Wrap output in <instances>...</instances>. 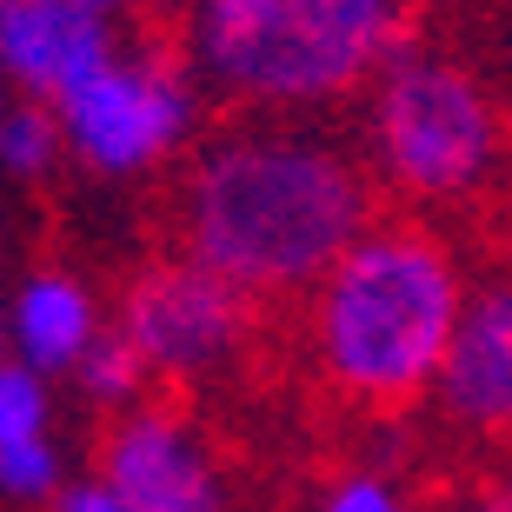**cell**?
Instances as JSON below:
<instances>
[{
  "label": "cell",
  "instance_id": "1",
  "mask_svg": "<svg viewBox=\"0 0 512 512\" xmlns=\"http://www.w3.org/2000/svg\"><path fill=\"white\" fill-rule=\"evenodd\" d=\"M373 220V167L293 114H240L173 180L180 253L253 306L306 300Z\"/></svg>",
  "mask_w": 512,
  "mask_h": 512
},
{
  "label": "cell",
  "instance_id": "2",
  "mask_svg": "<svg viewBox=\"0 0 512 512\" xmlns=\"http://www.w3.org/2000/svg\"><path fill=\"white\" fill-rule=\"evenodd\" d=\"M466 306L473 286L453 240L419 213H380L306 293V360L366 413H406L413 399H433Z\"/></svg>",
  "mask_w": 512,
  "mask_h": 512
},
{
  "label": "cell",
  "instance_id": "3",
  "mask_svg": "<svg viewBox=\"0 0 512 512\" xmlns=\"http://www.w3.org/2000/svg\"><path fill=\"white\" fill-rule=\"evenodd\" d=\"M406 47V0H200L187 67L240 114H313L380 80Z\"/></svg>",
  "mask_w": 512,
  "mask_h": 512
},
{
  "label": "cell",
  "instance_id": "4",
  "mask_svg": "<svg viewBox=\"0 0 512 512\" xmlns=\"http://www.w3.org/2000/svg\"><path fill=\"white\" fill-rule=\"evenodd\" d=\"M366 167L406 213L466 207L506 160V114L473 67L399 47L366 87Z\"/></svg>",
  "mask_w": 512,
  "mask_h": 512
},
{
  "label": "cell",
  "instance_id": "5",
  "mask_svg": "<svg viewBox=\"0 0 512 512\" xmlns=\"http://www.w3.org/2000/svg\"><path fill=\"white\" fill-rule=\"evenodd\" d=\"M54 114H60V133H67V153L87 173L133 180V173L167 167L193 140L200 74L187 60L160 54V47H120L100 74H87L60 100Z\"/></svg>",
  "mask_w": 512,
  "mask_h": 512
},
{
  "label": "cell",
  "instance_id": "6",
  "mask_svg": "<svg viewBox=\"0 0 512 512\" xmlns=\"http://www.w3.org/2000/svg\"><path fill=\"white\" fill-rule=\"evenodd\" d=\"M114 326L140 346L153 380H213L247 353L253 300L233 280H220L213 266L167 253L120 286Z\"/></svg>",
  "mask_w": 512,
  "mask_h": 512
},
{
  "label": "cell",
  "instance_id": "7",
  "mask_svg": "<svg viewBox=\"0 0 512 512\" xmlns=\"http://www.w3.org/2000/svg\"><path fill=\"white\" fill-rule=\"evenodd\" d=\"M94 479L114 486L133 512H233L213 446L187 426V413L153 399L100 426Z\"/></svg>",
  "mask_w": 512,
  "mask_h": 512
},
{
  "label": "cell",
  "instance_id": "8",
  "mask_svg": "<svg viewBox=\"0 0 512 512\" xmlns=\"http://www.w3.org/2000/svg\"><path fill=\"white\" fill-rule=\"evenodd\" d=\"M120 54L114 20L87 14L80 0H0V67L20 100H60Z\"/></svg>",
  "mask_w": 512,
  "mask_h": 512
},
{
  "label": "cell",
  "instance_id": "9",
  "mask_svg": "<svg viewBox=\"0 0 512 512\" xmlns=\"http://www.w3.org/2000/svg\"><path fill=\"white\" fill-rule=\"evenodd\" d=\"M433 406L459 433L512 439V273L473 286V306H466V326L446 353Z\"/></svg>",
  "mask_w": 512,
  "mask_h": 512
},
{
  "label": "cell",
  "instance_id": "10",
  "mask_svg": "<svg viewBox=\"0 0 512 512\" xmlns=\"http://www.w3.org/2000/svg\"><path fill=\"white\" fill-rule=\"evenodd\" d=\"M7 326H14V360H27L47 380H74L87 346L107 333L94 286L80 273H67V266H34L7 293Z\"/></svg>",
  "mask_w": 512,
  "mask_h": 512
},
{
  "label": "cell",
  "instance_id": "11",
  "mask_svg": "<svg viewBox=\"0 0 512 512\" xmlns=\"http://www.w3.org/2000/svg\"><path fill=\"white\" fill-rule=\"evenodd\" d=\"M147 386H153V366L140 360V346H133L120 326H107V333L87 346V360L74 366V393L87 399L94 413H107V419L147 406Z\"/></svg>",
  "mask_w": 512,
  "mask_h": 512
},
{
  "label": "cell",
  "instance_id": "12",
  "mask_svg": "<svg viewBox=\"0 0 512 512\" xmlns=\"http://www.w3.org/2000/svg\"><path fill=\"white\" fill-rule=\"evenodd\" d=\"M67 153V133H60V114L47 100H14L0 114V173L14 180H47Z\"/></svg>",
  "mask_w": 512,
  "mask_h": 512
},
{
  "label": "cell",
  "instance_id": "13",
  "mask_svg": "<svg viewBox=\"0 0 512 512\" xmlns=\"http://www.w3.org/2000/svg\"><path fill=\"white\" fill-rule=\"evenodd\" d=\"M54 433V380L27 360H0V453Z\"/></svg>",
  "mask_w": 512,
  "mask_h": 512
},
{
  "label": "cell",
  "instance_id": "14",
  "mask_svg": "<svg viewBox=\"0 0 512 512\" xmlns=\"http://www.w3.org/2000/svg\"><path fill=\"white\" fill-rule=\"evenodd\" d=\"M60 493H67V453H60L54 433L0 453V499L40 506V499H60Z\"/></svg>",
  "mask_w": 512,
  "mask_h": 512
},
{
  "label": "cell",
  "instance_id": "15",
  "mask_svg": "<svg viewBox=\"0 0 512 512\" xmlns=\"http://www.w3.org/2000/svg\"><path fill=\"white\" fill-rule=\"evenodd\" d=\"M306 512H419V506L386 466H353V473L326 479L320 493L306 499Z\"/></svg>",
  "mask_w": 512,
  "mask_h": 512
},
{
  "label": "cell",
  "instance_id": "16",
  "mask_svg": "<svg viewBox=\"0 0 512 512\" xmlns=\"http://www.w3.org/2000/svg\"><path fill=\"white\" fill-rule=\"evenodd\" d=\"M54 512H133V506L114 493V486H100V479H80V486H67V493H60Z\"/></svg>",
  "mask_w": 512,
  "mask_h": 512
},
{
  "label": "cell",
  "instance_id": "17",
  "mask_svg": "<svg viewBox=\"0 0 512 512\" xmlns=\"http://www.w3.org/2000/svg\"><path fill=\"white\" fill-rule=\"evenodd\" d=\"M459 512H512V473L486 479V486H479V493L466 499V506H459Z\"/></svg>",
  "mask_w": 512,
  "mask_h": 512
},
{
  "label": "cell",
  "instance_id": "18",
  "mask_svg": "<svg viewBox=\"0 0 512 512\" xmlns=\"http://www.w3.org/2000/svg\"><path fill=\"white\" fill-rule=\"evenodd\" d=\"M80 7H87V14H100V20H120V14H133L140 0H80Z\"/></svg>",
  "mask_w": 512,
  "mask_h": 512
},
{
  "label": "cell",
  "instance_id": "19",
  "mask_svg": "<svg viewBox=\"0 0 512 512\" xmlns=\"http://www.w3.org/2000/svg\"><path fill=\"white\" fill-rule=\"evenodd\" d=\"M0 360H14V326H7V306H0Z\"/></svg>",
  "mask_w": 512,
  "mask_h": 512
},
{
  "label": "cell",
  "instance_id": "20",
  "mask_svg": "<svg viewBox=\"0 0 512 512\" xmlns=\"http://www.w3.org/2000/svg\"><path fill=\"white\" fill-rule=\"evenodd\" d=\"M7 87H14V80H7V67H0V114H7V107H14V100H7Z\"/></svg>",
  "mask_w": 512,
  "mask_h": 512
},
{
  "label": "cell",
  "instance_id": "21",
  "mask_svg": "<svg viewBox=\"0 0 512 512\" xmlns=\"http://www.w3.org/2000/svg\"><path fill=\"white\" fill-rule=\"evenodd\" d=\"M167 7H187V14H193V7H200V0H167Z\"/></svg>",
  "mask_w": 512,
  "mask_h": 512
}]
</instances>
